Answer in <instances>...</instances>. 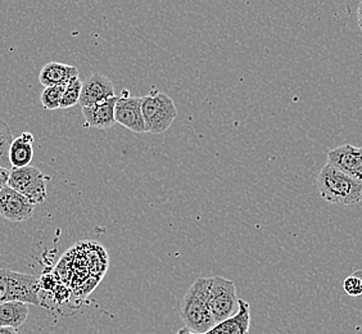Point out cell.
<instances>
[{
  "label": "cell",
  "mask_w": 362,
  "mask_h": 334,
  "mask_svg": "<svg viewBox=\"0 0 362 334\" xmlns=\"http://www.w3.org/2000/svg\"><path fill=\"white\" fill-rule=\"evenodd\" d=\"M209 278L195 279L181 299L180 319L193 333H206L216 326L209 309Z\"/></svg>",
  "instance_id": "obj_1"
},
{
  "label": "cell",
  "mask_w": 362,
  "mask_h": 334,
  "mask_svg": "<svg viewBox=\"0 0 362 334\" xmlns=\"http://www.w3.org/2000/svg\"><path fill=\"white\" fill-rule=\"evenodd\" d=\"M321 198L341 207H352L362 200V183L327 163L316 179Z\"/></svg>",
  "instance_id": "obj_2"
},
{
  "label": "cell",
  "mask_w": 362,
  "mask_h": 334,
  "mask_svg": "<svg viewBox=\"0 0 362 334\" xmlns=\"http://www.w3.org/2000/svg\"><path fill=\"white\" fill-rule=\"evenodd\" d=\"M39 291L40 280L34 275L0 269V304L17 301L28 305H42Z\"/></svg>",
  "instance_id": "obj_3"
},
{
  "label": "cell",
  "mask_w": 362,
  "mask_h": 334,
  "mask_svg": "<svg viewBox=\"0 0 362 334\" xmlns=\"http://www.w3.org/2000/svg\"><path fill=\"white\" fill-rule=\"evenodd\" d=\"M143 98L141 111L144 117L146 132L162 134L170 129L177 117V110L174 99L166 93H149Z\"/></svg>",
  "instance_id": "obj_4"
},
{
  "label": "cell",
  "mask_w": 362,
  "mask_h": 334,
  "mask_svg": "<svg viewBox=\"0 0 362 334\" xmlns=\"http://www.w3.org/2000/svg\"><path fill=\"white\" fill-rule=\"evenodd\" d=\"M235 284L223 277L209 278V305L216 324L228 321L239 311Z\"/></svg>",
  "instance_id": "obj_5"
},
{
  "label": "cell",
  "mask_w": 362,
  "mask_h": 334,
  "mask_svg": "<svg viewBox=\"0 0 362 334\" xmlns=\"http://www.w3.org/2000/svg\"><path fill=\"white\" fill-rule=\"evenodd\" d=\"M8 187L26 197L33 205H40L47 200L45 175L37 167L12 168Z\"/></svg>",
  "instance_id": "obj_6"
},
{
  "label": "cell",
  "mask_w": 362,
  "mask_h": 334,
  "mask_svg": "<svg viewBox=\"0 0 362 334\" xmlns=\"http://www.w3.org/2000/svg\"><path fill=\"white\" fill-rule=\"evenodd\" d=\"M124 94L119 97L115 107V119L116 124L124 126L130 132L144 134L146 132L141 103L143 98L130 97L127 91H122Z\"/></svg>",
  "instance_id": "obj_7"
},
{
  "label": "cell",
  "mask_w": 362,
  "mask_h": 334,
  "mask_svg": "<svg viewBox=\"0 0 362 334\" xmlns=\"http://www.w3.org/2000/svg\"><path fill=\"white\" fill-rule=\"evenodd\" d=\"M327 163L362 183V146L343 144L329 151Z\"/></svg>",
  "instance_id": "obj_8"
},
{
  "label": "cell",
  "mask_w": 362,
  "mask_h": 334,
  "mask_svg": "<svg viewBox=\"0 0 362 334\" xmlns=\"http://www.w3.org/2000/svg\"><path fill=\"white\" fill-rule=\"evenodd\" d=\"M35 205L14 189L6 187L0 192V216L12 223L26 221L34 215Z\"/></svg>",
  "instance_id": "obj_9"
},
{
  "label": "cell",
  "mask_w": 362,
  "mask_h": 334,
  "mask_svg": "<svg viewBox=\"0 0 362 334\" xmlns=\"http://www.w3.org/2000/svg\"><path fill=\"white\" fill-rule=\"evenodd\" d=\"M113 97H116V94L111 80L102 74H91L83 81L78 105L83 108L91 107Z\"/></svg>",
  "instance_id": "obj_10"
},
{
  "label": "cell",
  "mask_w": 362,
  "mask_h": 334,
  "mask_svg": "<svg viewBox=\"0 0 362 334\" xmlns=\"http://www.w3.org/2000/svg\"><path fill=\"white\" fill-rule=\"evenodd\" d=\"M251 326V306L248 302L239 299V311L228 321L218 323L209 332L202 334H248ZM182 334H197L187 330Z\"/></svg>",
  "instance_id": "obj_11"
},
{
  "label": "cell",
  "mask_w": 362,
  "mask_h": 334,
  "mask_svg": "<svg viewBox=\"0 0 362 334\" xmlns=\"http://www.w3.org/2000/svg\"><path fill=\"white\" fill-rule=\"evenodd\" d=\"M117 99L119 97L116 96L111 99H107L102 103L83 108L86 125L94 129H110L116 125L115 107H116Z\"/></svg>",
  "instance_id": "obj_12"
},
{
  "label": "cell",
  "mask_w": 362,
  "mask_h": 334,
  "mask_svg": "<svg viewBox=\"0 0 362 334\" xmlns=\"http://www.w3.org/2000/svg\"><path fill=\"white\" fill-rule=\"evenodd\" d=\"M78 77V70L75 66L61 62H49L42 67L39 81L44 88L64 86Z\"/></svg>",
  "instance_id": "obj_13"
},
{
  "label": "cell",
  "mask_w": 362,
  "mask_h": 334,
  "mask_svg": "<svg viewBox=\"0 0 362 334\" xmlns=\"http://www.w3.org/2000/svg\"><path fill=\"white\" fill-rule=\"evenodd\" d=\"M34 137L30 132H23L20 138L13 140L9 149V162L12 168L30 166L34 159Z\"/></svg>",
  "instance_id": "obj_14"
},
{
  "label": "cell",
  "mask_w": 362,
  "mask_h": 334,
  "mask_svg": "<svg viewBox=\"0 0 362 334\" xmlns=\"http://www.w3.org/2000/svg\"><path fill=\"white\" fill-rule=\"evenodd\" d=\"M28 318V304L8 301L0 304V327L18 329Z\"/></svg>",
  "instance_id": "obj_15"
},
{
  "label": "cell",
  "mask_w": 362,
  "mask_h": 334,
  "mask_svg": "<svg viewBox=\"0 0 362 334\" xmlns=\"http://www.w3.org/2000/svg\"><path fill=\"white\" fill-rule=\"evenodd\" d=\"M13 135L12 130L4 120L0 119V167L9 168V149L13 143Z\"/></svg>",
  "instance_id": "obj_16"
},
{
  "label": "cell",
  "mask_w": 362,
  "mask_h": 334,
  "mask_svg": "<svg viewBox=\"0 0 362 334\" xmlns=\"http://www.w3.org/2000/svg\"><path fill=\"white\" fill-rule=\"evenodd\" d=\"M66 89L64 86H49V88H44L42 93V105L44 108H47L49 111H54L61 108V102H62L63 93Z\"/></svg>",
  "instance_id": "obj_17"
},
{
  "label": "cell",
  "mask_w": 362,
  "mask_h": 334,
  "mask_svg": "<svg viewBox=\"0 0 362 334\" xmlns=\"http://www.w3.org/2000/svg\"><path fill=\"white\" fill-rule=\"evenodd\" d=\"M81 88H83V81L78 77L67 84L64 93H63L61 108H71V107L76 105L80 100V96H81Z\"/></svg>",
  "instance_id": "obj_18"
},
{
  "label": "cell",
  "mask_w": 362,
  "mask_h": 334,
  "mask_svg": "<svg viewBox=\"0 0 362 334\" xmlns=\"http://www.w3.org/2000/svg\"><path fill=\"white\" fill-rule=\"evenodd\" d=\"M343 288L351 297L362 296V270H357L347 277L343 283Z\"/></svg>",
  "instance_id": "obj_19"
},
{
  "label": "cell",
  "mask_w": 362,
  "mask_h": 334,
  "mask_svg": "<svg viewBox=\"0 0 362 334\" xmlns=\"http://www.w3.org/2000/svg\"><path fill=\"white\" fill-rule=\"evenodd\" d=\"M9 174H11L9 170L0 167V192L7 187L8 180H9Z\"/></svg>",
  "instance_id": "obj_20"
},
{
  "label": "cell",
  "mask_w": 362,
  "mask_h": 334,
  "mask_svg": "<svg viewBox=\"0 0 362 334\" xmlns=\"http://www.w3.org/2000/svg\"><path fill=\"white\" fill-rule=\"evenodd\" d=\"M0 334H18V332L13 328L0 327Z\"/></svg>",
  "instance_id": "obj_21"
},
{
  "label": "cell",
  "mask_w": 362,
  "mask_h": 334,
  "mask_svg": "<svg viewBox=\"0 0 362 334\" xmlns=\"http://www.w3.org/2000/svg\"><path fill=\"white\" fill-rule=\"evenodd\" d=\"M357 23H358V26H360L362 31V1L357 8Z\"/></svg>",
  "instance_id": "obj_22"
}]
</instances>
